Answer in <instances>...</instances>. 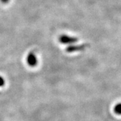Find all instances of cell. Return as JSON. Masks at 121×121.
<instances>
[{"label": "cell", "mask_w": 121, "mask_h": 121, "mask_svg": "<svg viewBox=\"0 0 121 121\" xmlns=\"http://www.w3.org/2000/svg\"><path fill=\"white\" fill-rule=\"evenodd\" d=\"M59 40L60 43L63 44H69V43H73L78 41V39L73 38V37H70L67 36L66 35H63L59 38Z\"/></svg>", "instance_id": "obj_1"}, {"label": "cell", "mask_w": 121, "mask_h": 121, "mask_svg": "<svg viewBox=\"0 0 121 121\" xmlns=\"http://www.w3.org/2000/svg\"><path fill=\"white\" fill-rule=\"evenodd\" d=\"M27 62L30 66H35L37 64V58L34 53H30L28 55Z\"/></svg>", "instance_id": "obj_2"}, {"label": "cell", "mask_w": 121, "mask_h": 121, "mask_svg": "<svg viewBox=\"0 0 121 121\" xmlns=\"http://www.w3.org/2000/svg\"><path fill=\"white\" fill-rule=\"evenodd\" d=\"M86 47V44H82V45H78V46H70L67 48V52H74L75 51H79V50H83Z\"/></svg>", "instance_id": "obj_3"}, {"label": "cell", "mask_w": 121, "mask_h": 121, "mask_svg": "<svg viewBox=\"0 0 121 121\" xmlns=\"http://www.w3.org/2000/svg\"><path fill=\"white\" fill-rule=\"evenodd\" d=\"M115 112L118 114H121V104H119L117 105V106L115 107Z\"/></svg>", "instance_id": "obj_4"}, {"label": "cell", "mask_w": 121, "mask_h": 121, "mask_svg": "<svg viewBox=\"0 0 121 121\" xmlns=\"http://www.w3.org/2000/svg\"><path fill=\"white\" fill-rule=\"evenodd\" d=\"M4 84V79L1 77H0V86H3Z\"/></svg>", "instance_id": "obj_5"}, {"label": "cell", "mask_w": 121, "mask_h": 121, "mask_svg": "<svg viewBox=\"0 0 121 121\" xmlns=\"http://www.w3.org/2000/svg\"><path fill=\"white\" fill-rule=\"evenodd\" d=\"M9 0H1V1L4 4H7Z\"/></svg>", "instance_id": "obj_6"}]
</instances>
